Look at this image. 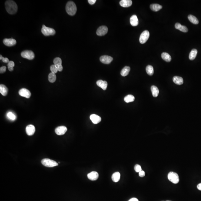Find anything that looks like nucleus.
<instances>
[{
    "instance_id": "1",
    "label": "nucleus",
    "mask_w": 201,
    "mask_h": 201,
    "mask_svg": "<svg viewBox=\"0 0 201 201\" xmlns=\"http://www.w3.org/2000/svg\"><path fill=\"white\" fill-rule=\"evenodd\" d=\"M5 8L7 12L10 14H14L18 10V6L13 0H7L5 3Z\"/></svg>"
},
{
    "instance_id": "2",
    "label": "nucleus",
    "mask_w": 201,
    "mask_h": 201,
    "mask_svg": "<svg viewBox=\"0 0 201 201\" xmlns=\"http://www.w3.org/2000/svg\"><path fill=\"white\" fill-rule=\"evenodd\" d=\"M66 9L67 13L71 16L75 15L77 11L76 4L73 1H70L66 4Z\"/></svg>"
},
{
    "instance_id": "3",
    "label": "nucleus",
    "mask_w": 201,
    "mask_h": 201,
    "mask_svg": "<svg viewBox=\"0 0 201 201\" xmlns=\"http://www.w3.org/2000/svg\"><path fill=\"white\" fill-rule=\"evenodd\" d=\"M41 162L43 165L47 167H53L58 165L57 162L49 159H44L42 160Z\"/></svg>"
},
{
    "instance_id": "4",
    "label": "nucleus",
    "mask_w": 201,
    "mask_h": 201,
    "mask_svg": "<svg viewBox=\"0 0 201 201\" xmlns=\"http://www.w3.org/2000/svg\"><path fill=\"white\" fill-rule=\"evenodd\" d=\"M41 32L45 36L53 35L56 33L54 29L48 27L43 25L41 29Z\"/></svg>"
},
{
    "instance_id": "5",
    "label": "nucleus",
    "mask_w": 201,
    "mask_h": 201,
    "mask_svg": "<svg viewBox=\"0 0 201 201\" xmlns=\"http://www.w3.org/2000/svg\"><path fill=\"white\" fill-rule=\"evenodd\" d=\"M168 179L173 184H176L179 182V177L178 175L176 173L170 172L168 175Z\"/></svg>"
},
{
    "instance_id": "6",
    "label": "nucleus",
    "mask_w": 201,
    "mask_h": 201,
    "mask_svg": "<svg viewBox=\"0 0 201 201\" xmlns=\"http://www.w3.org/2000/svg\"><path fill=\"white\" fill-rule=\"evenodd\" d=\"M21 56L23 58L31 60L35 57L34 53L31 50H25L22 51L21 53Z\"/></svg>"
},
{
    "instance_id": "7",
    "label": "nucleus",
    "mask_w": 201,
    "mask_h": 201,
    "mask_svg": "<svg viewBox=\"0 0 201 201\" xmlns=\"http://www.w3.org/2000/svg\"><path fill=\"white\" fill-rule=\"evenodd\" d=\"M150 34L149 31L147 30L143 31L139 38V41L141 44H144L147 41L149 37Z\"/></svg>"
},
{
    "instance_id": "8",
    "label": "nucleus",
    "mask_w": 201,
    "mask_h": 201,
    "mask_svg": "<svg viewBox=\"0 0 201 201\" xmlns=\"http://www.w3.org/2000/svg\"><path fill=\"white\" fill-rule=\"evenodd\" d=\"M108 31V28L105 26L99 27L97 31V34L98 36H103L105 35Z\"/></svg>"
},
{
    "instance_id": "9",
    "label": "nucleus",
    "mask_w": 201,
    "mask_h": 201,
    "mask_svg": "<svg viewBox=\"0 0 201 201\" xmlns=\"http://www.w3.org/2000/svg\"><path fill=\"white\" fill-rule=\"evenodd\" d=\"M19 94L20 96L24 97L27 98H29L31 96L30 92L25 88H22L19 91Z\"/></svg>"
},
{
    "instance_id": "10",
    "label": "nucleus",
    "mask_w": 201,
    "mask_h": 201,
    "mask_svg": "<svg viewBox=\"0 0 201 201\" xmlns=\"http://www.w3.org/2000/svg\"><path fill=\"white\" fill-rule=\"evenodd\" d=\"M113 58L107 55H104L100 57V60L101 62L105 64H109L113 60Z\"/></svg>"
},
{
    "instance_id": "11",
    "label": "nucleus",
    "mask_w": 201,
    "mask_h": 201,
    "mask_svg": "<svg viewBox=\"0 0 201 201\" xmlns=\"http://www.w3.org/2000/svg\"><path fill=\"white\" fill-rule=\"evenodd\" d=\"M67 131V128L64 126L58 127L56 128L55 130V133L58 135H62L64 134Z\"/></svg>"
},
{
    "instance_id": "12",
    "label": "nucleus",
    "mask_w": 201,
    "mask_h": 201,
    "mask_svg": "<svg viewBox=\"0 0 201 201\" xmlns=\"http://www.w3.org/2000/svg\"><path fill=\"white\" fill-rule=\"evenodd\" d=\"M3 42L6 46L11 47L15 45L16 44V41L14 39L5 38L3 40Z\"/></svg>"
},
{
    "instance_id": "13",
    "label": "nucleus",
    "mask_w": 201,
    "mask_h": 201,
    "mask_svg": "<svg viewBox=\"0 0 201 201\" xmlns=\"http://www.w3.org/2000/svg\"><path fill=\"white\" fill-rule=\"evenodd\" d=\"M35 127L33 125L30 124V125L27 126L26 127V133L28 135L31 136V135H33L35 133Z\"/></svg>"
},
{
    "instance_id": "14",
    "label": "nucleus",
    "mask_w": 201,
    "mask_h": 201,
    "mask_svg": "<svg viewBox=\"0 0 201 201\" xmlns=\"http://www.w3.org/2000/svg\"><path fill=\"white\" fill-rule=\"evenodd\" d=\"M88 178L91 181H95L98 179L99 175L96 171H92L88 174Z\"/></svg>"
},
{
    "instance_id": "15",
    "label": "nucleus",
    "mask_w": 201,
    "mask_h": 201,
    "mask_svg": "<svg viewBox=\"0 0 201 201\" xmlns=\"http://www.w3.org/2000/svg\"><path fill=\"white\" fill-rule=\"evenodd\" d=\"M90 118L92 123L94 124H97L100 122L101 118L100 116L97 115L92 114L90 116Z\"/></svg>"
},
{
    "instance_id": "16",
    "label": "nucleus",
    "mask_w": 201,
    "mask_h": 201,
    "mask_svg": "<svg viewBox=\"0 0 201 201\" xmlns=\"http://www.w3.org/2000/svg\"><path fill=\"white\" fill-rule=\"evenodd\" d=\"M132 1L131 0H121L120 1V4L121 6L127 7L132 5Z\"/></svg>"
},
{
    "instance_id": "17",
    "label": "nucleus",
    "mask_w": 201,
    "mask_h": 201,
    "mask_svg": "<svg viewBox=\"0 0 201 201\" xmlns=\"http://www.w3.org/2000/svg\"><path fill=\"white\" fill-rule=\"evenodd\" d=\"M175 28L176 29L179 30L182 32L187 33L188 31L187 28L185 26L181 25L180 23H176L175 24Z\"/></svg>"
},
{
    "instance_id": "18",
    "label": "nucleus",
    "mask_w": 201,
    "mask_h": 201,
    "mask_svg": "<svg viewBox=\"0 0 201 201\" xmlns=\"http://www.w3.org/2000/svg\"><path fill=\"white\" fill-rule=\"evenodd\" d=\"M97 84L98 86L102 89L103 90H105L107 88L108 83L106 81L100 80L97 82Z\"/></svg>"
},
{
    "instance_id": "19",
    "label": "nucleus",
    "mask_w": 201,
    "mask_h": 201,
    "mask_svg": "<svg viewBox=\"0 0 201 201\" xmlns=\"http://www.w3.org/2000/svg\"><path fill=\"white\" fill-rule=\"evenodd\" d=\"M130 23L131 25L133 27L137 26L138 24V21L136 15L132 16L130 18Z\"/></svg>"
},
{
    "instance_id": "20",
    "label": "nucleus",
    "mask_w": 201,
    "mask_h": 201,
    "mask_svg": "<svg viewBox=\"0 0 201 201\" xmlns=\"http://www.w3.org/2000/svg\"><path fill=\"white\" fill-rule=\"evenodd\" d=\"M173 80L174 83L178 85H182L184 82L183 78L178 76H175L173 77Z\"/></svg>"
},
{
    "instance_id": "21",
    "label": "nucleus",
    "mask_w": 201,
    "mask_h": 201,
    "mask_svg": "<svg viewBox=\"0 0 201 201\" xmlns=\"http://www.w3.org/2000/svg\"><path fill=\"white\" fill-rule=\"evenodd\" d=\"M161 5L158 4H153L150 5V9L153 11L157 12L161 10L162 8Z\"/></svg>"
},
{
    "instance_id": "22",
    "label": "nucleus",
    "mask_w": 201,
    "mask_h": 201,
    "mask_svg": "<svg viewBox=\"0 0 201 201\" xmlns=\"http://www.w3.org/2000/svg\"><path fill=\"white\" fill-rule=\"evenodd\" d=\"M120 173L119 172L114 173L111 176L112 179L114 182H118L120 180Z\"/></svg>"
},
{
    "instance_id": "23",
    "label": "nucleus",
    "mask_w": 201,
    "mask_h": 201,
    "mask_svg": "<svg viewBox=\"0 0 201 201\" xmlns=\"http://www.w3.org/2000/svg\"><path fill=\"white\" fill-rule=\"evenodd\" d=\"M8 92V89L6 86L1 84L0 85V93L3 96H6Z\"/></svg>"
},
{
    "instance_id": "24",
    "label": "nucleus",
    "mask_w": 201,
    "mask_h": 201,
    "mask_svg": "<svg viewBox=\"0 0 201 201\" xmlns=\"http://www.w3.org/2000/svg\"><path fill=\"white\" fill-rule=\"evenodd\" d=\"M151 90L153 97H158L159 93V91L156 86L154 85L152 86L151 87Z\"/></svg>"
},
{
    "instance_id": "25",
    "label": "nucleus",
    "mask_w": 201,
    "mask_h": 201,
    "mask_svg": "<svg viewBox=\"0 0 201 201\" xmlns=\"http://www.w3.org/2000/svg\"><path fill=\"white\" fill-rule=\"evenodd\" d=\"M130 68L129 66H125L121 71V74L123 76H126L129 74L130 71Z\"/></svg>"
},
{
    "instance_id": "26",
    "label": "nucleus",
    "mask_w": 201,
    "mask_h": 201,
    "mask_svg": "<svg viewBox=\"0 0 201 201\" xmlns=\"http://www.w3.org/2000/svg\"><path fill=\"white\" fill-rule=\"evenodd\" d=\"M161 57L162 59L166 62H170L171 60V56L168 53L164 52L162 54Z\"/></svg>"
},
{
    "instance_id": "27",
    "label": "nucleus",
    "mask_w": 201,
    "mask_h": 201,
    "mask_svg": "<svg viewBox=\"0 0 201 201\" xmlns=\"http://www.w3.org/2000/svg\"><path fill=\"white\" fill-rule=\"evenodd\" d=\"M188 19L189 21L194 24H198L199 23V20L197 19V18L193 15H190L188 16Z\"/></svg>"
},
{
    "instance_id": "28",
    "label": "nucleus",
    "mask_w": 201,
    "mask_h": 201,
    "mask_svg": "<svg viewBox=\"0 0 201 201\" xmlns=\"http://www.w3.org/2000/svg\"><path fill=\"white\" fill-rule=\"evenodd\" d=\"M197 50L196 49H192L189 54V58L191 60H194L197 55Z\"/></svg>"
},
{
    "instance_id": "29",
    "label": "nucleus",
    "mask_w": 201,
    "mask_h": 201,
    "mask_svg": "<svg viewBox=\"0 0 201 201\" xmlns=\"http://www.w3.org/2000/svg\"><path fill=\"white\" fill-rule=\"evenodd\" d=\"M135 98L134 96L132 95H129L125 97L124 100L126 102L129 103L133 102Z\"/></svg>"
},
{
    "instance_id": "30",
    "label": "nucleus",
    "mask_w": 201,
    "mask_h": 201,
    "mask_svg": "<svg viewBox=\"0 0 201 201\" xmlns=\"http://www.w3.org/2000/svg\"><path fill=\"white\" fill-rule=\"evenodd\" d=\"M54 65L57 68L59 66H62V61L61 59L59 57H56L53 60Z\"/></svg>"
},
{
    "instance_id": "31",
    "label": "nucleus",
    "mask_w": 201,
    "mask_h": 201,
    "mask_svg": "<svg viewBox=\"0 0 201 201\" xmlns=\"http://www.w3.org/2000/svg\"><path fill=\"white\" fill-rule=\"evenodd\" d=\"M56 76L55 73H54L52 72L49 73V75H48V79L50 82H54L56 81Z\"/></svg>"
},
{
    "instance_id": "32",
    "label": "nucleus",
    "mask_w": 201,
    "mask_h": 201,
    "mask_svg": "<svg viewBox=\"0 0 201 201\" xmlns=\"http://www.w3.org/2000/svg\"><path fill=\"white\" fill-rule=\"evenodd\" d=\"M146 71L147 74L150 76H152L154 73V69L153 67L151 65L147 66L146 67Z\"/></svg>"
},
{
    "instance_id": "33",
    "label": "nucleus",
    "mask_w": 201,
    "mask_h": 201,
    "mask_svg": "<svg viewBox=\"0 0 201 201\" xmlns=\"http://www.w3.org/2000/svg\"><path fill=\"white\" fill-rule=\"evenodd\" d=\"M7 117L9 118L10 120H14L16 119V116L13 113H12V112H9L7 113Z\"/></svg>"
},
{
    "instance_id": "34",
    "label": "nucleus",
    "mask_w": 201,
    "mask_h": 201,
    "mask_svg": "<svg viewBox=\"0 0 201 201\" xmlns=\"http://www.w3.org/2000/svg\"><path fill=\"white\" fill-rule=\"evenodd\" d=\"M50 70L51 72L54 73L55 74L56 73H57V71H58L56 67L54 65H52L50 66Z\"/></svg>"
},
{
    "instance_id": "35",
    "label": "nucleus",
    "mask_w": 201,
    "mask_h": 201,
    "mask_svg": "<svg viewBox=\"0 0 201 201\" xmlns=\"http://www.w3.org/2000/svg\"><path fill=\"white\" fill-rule=\"evenodd\" d=\"M134 169L135 172H139L140 171L142 170L141 167L138 164H136L135 165Z\"/></svg>"
},
{
    "instance_id": "36",
    "label": "nucleus",
    "mask_w": 201,
    "mask_h": 201,
    "mask_svg": "<svg viewBox=\"0 0 201 201\" xmlns=\"http://www.w3.org/2000/svg\"><path fill=\"white\" fill-rule=\"evenodd\" d=\"M0 60H2L3 62L4 63H8L9 62V59H8V58H4V57H3L1 55H0Z\"/></svg>"
},
{
    "instance_id": "37",
    "label": "nucleus",
    "mask_w": 201,
    "mask_h": 201,
    "mask_svg": "<svg viewBox=\"0 0 201 201\" xmlns=\"http://www.w3.org/2000/svg\"><path fill=\"white\" fill-rule=\"evenodd\" d=\"M6 66H2V67H1L0 68V73H4L6 71Z\"/></svg>"
},
{
    "instance_id": "38",
    "label": "nucleus",
    "mask_w": 201,
    "mask_h": 201,
    "mask_svg": "<svg viewBox=\"0 0 201 201\" xmlns=\"http://www.w3.org/2000/svg\"><path fill=\"white\" fill-rule=\"evenodd\" d=\"M7 66L13 67L15 66V63H14V62L12 61H9L7 64Z\"/></svg>"
},
{
    "instance_id": "39",
    "label": "nucleus",
    "mask_w": 201,
    "mask_h": 201,
    "mask_svg": "<svg viewBox=\"0 0 201 201\" xmlns=\"http://www.w3.org/2000/svg\"><path fill=\"white\" fill-rule=\"evenodd\" d=\"M139 173V176L141 177H143L145 176V173L143 170H141Z\"/></svg>"
},
{
    "instance_id": "40",
    "label": "nucleus",
    "mask_w": 201,
    "mask_h": 201,
    "mask_svg": "<svg viewBox=\"0 0 201 201\" xmlns=\"http://www.w3.org/2000/svg\"><path fill=\"white\" fill-rule=\"evenodd\" d=\"M88 1L90 4L93 5L96 2V0H88Z\"/></svg>"
},
{
    "instance_id": "41",
    "label": "nucleus",
    "mask_w": 201,
    "mask_h": 201,
    "mask_svg": "<svg viewBox=\"0 0 201 201\" xmlns=\"http://www.w3.org/2000/svg\"><path fill=\"white\" fill-rule=\"evenodd\" d=\"M128 201H138V200L135 198H133L130 199Z\"/></svg>"
},
{
    "instance_id": "42",
    "label": "nucleus",
    "mask_w": 201,
    "mask_h": 201,
    "mask_svg": "<svg viewBox=\"0 0 201 201\" xmlns=\"http://www.w3.org/2000/svg\"><path fill=\"white\" fill-rule=\"evenodd\" d=\"M197 188L198 190L201 191V183H200V184H199L197 185Z\"/></svg>"
},
{
    "instance_id": "43",
    "label": "nucleus",
    "mask_w": 201,
    "mask_h": 201,
    "mask_svg": "<svg viewBox=\"0 0 201 201\" xmlns=\"http://www.w3.org/2000/svg\"><path fill=\"white\" fill-rule=\"evenodd\" d=\"M8 68L10 71H12L13 70V67H9V66H8Z\"/></svg>"
},
{
    "instance_id": "44",
    "label": "nucleus",
    "mask_w": 201,
    "mask_h": 201,
    "mask_svg": "<svg viewBox=\"0 0 201 201\" xmlns=\"http://www.w3.org/2000/svg\"><path fill=\"white\" fill-rule=\"evenodd\" d=\"M169 201V200H167V201Z\"/></svg>"
}]
</instances>
